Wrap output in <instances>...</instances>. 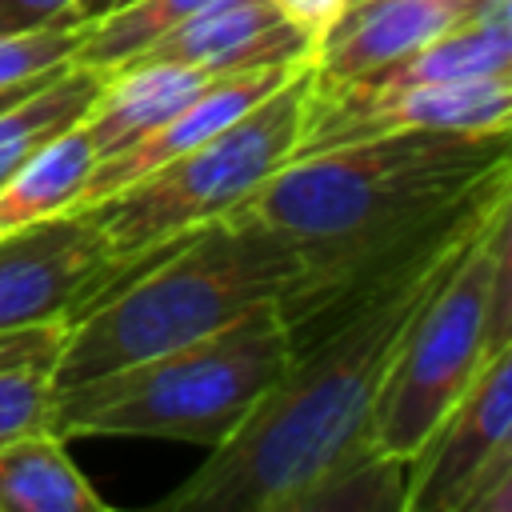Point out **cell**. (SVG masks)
<instances>
[{"label": "cell", "instance_id": "cell-7", "mask_svg": "<svg viewBox=\"0 0 512 512\" xmlns=\"http://www.w3.org/2000/svg\"><path fill=\"white\" fill-rule=\"evenodd\" d=\"M124 264L92 212H64L0 236V332L76 316Z\"/></svg>", "mask_w": 512, "mask_h": 512}, {"label": "cell", "instance_id": "cell-22", "mask_svg": "<svg viewBox=\"0 0 512 512\" xmlns=\"http://www.w3.org/2000/svg\"><path fill=\"white\" fill-rule=\"evenodd\" d=\"M64 336V320L52 324H32V328H16V332H0V368L8 364H28V360H56Z\"/></svg>", "mask_w": 512, "mask_h": 512}, {"label": "cell", "instance_id": "cell-6", "mask_svg": "<svg viewBox=\"0 0 512 512\" xmlns=\"http://www.w3.org/2000/svg\"><path fill=\"white\" fill-rule=\"evenodd\" d=\"M308 88L312 60L188 152L124 184L116 196L84 208L96 216L112 260L128 268L176 244L180 236L228 220L236 208H244L264 188V180L296 156Z\"/></svg>", "mask_w": 512, "mask_h": 512}, {"label": "cell", "instance_id": "cell-20", "mask_svg": "<svg viewBox=\"0 0 512 512\" xmlns=\"http://www.w3.org/2000/svg\"><path fill=\"white\" fill-rule=\"evenodd\" d=\"M52 408V364L28 360L0 368V444L48 432Z\"/></svg>", "mask_w": 512, "mask_h": 512}, {"label": "cell", "instance_id": "cell-9", "mask_svg": "<svg viewBox=\"0 0 512 512\" xmlns=\"http://www.w3.org/2000/svg\"><path fill=\"white\" fill-rule=\"evenodd\" d=\"M512 344L496 348L404 468V512H460L476 476L512 448Z\"/></svg>", "mask_w": 512, "mask_h": 512}, {"label": "cell", "instance_id": "cell-11", "mask_svg": "<svg viewBox=\"0 0 512 512\" xmlns=\"http://www.w3.org/2000/svg\"><path fill=\"white\" fill-rule=\"evenodd\" d=\"M308 64V60H300ZM300 64H268V68H244V72H216L184 108H176L164 124H156L152 132H144L140 140H132L128 148L104 156L92 164L72 212H84L108 196H116L124 184L140 180L144 172L160 168L164 160L188 152L192 144H200L204 136H212L216 128H224L228 120H236L240 112H248L256 100H264L276 84H284Z\"/></svg>", "mask_w": 512, "mask_h": 512}, {"label": "cell", "instance_id": "cell-16", "mask_svg": "<svg viewBox=\"0 0 512 512\" xmlns=\"http://www.w3.org/2000/svg\"><path fill=\"white\" fill-rule=\"evenodd\" d=\"M0 512H108L52 432L0 444Z\"/></svg>", "mask_w": 512, "mask_h": 512}, {"label": "cell", "instance_id": "cell-13", "mask_svg": "<svg viewBox=\"0 0 512 512\" xmlns=\"http://www.w3.org/2000/svg\"><path fill=\"white\" fill-rule=\"evenodd\" d=\"M484 76H512V0H488L468 20L444 28L428 44L412 48L408 56L360 72L340 84L316 88H352V92H388V88H416V84H460Z\"/></svg>", "mask_w": 512, "mask_h": 512}, {"label": "cell", "instance_id": "cell-27", "mask_svg": "<svg viewBox=\"0 0 512 512\" xmlns=\"http://www.w3.org/2000/svg\"><path fill=\"white\" fill-rule=\"evenodd\" d=\"M348 4H352V0H348Z\"/></svg>", "mask_w": 512, "mask_h": 512}, {"label": "cell", "instance_id": "cell-25", "mask_svg": "<svg viewBox=\"0 0 512 512\" xmlns=\"http://www.w3.org/2000/svg\"><path fill=\"white\" fill-rule=\"evenodd\" d=\"M272 8L316 44L336 24V16L348 8V0H272Z\"/></svg>", "mask_w": 512, "mask_h": 512}, {"label": "cell", "instance_id": "cell-14", "mask_svg": "<svg viewBox=\"0 0 512 512\" xmlns=\"http://www.w3.org/2000/svg\"><path fill=\"white\" fill-rule=\"evenodd\" d=\"M216 72L200 68H176V64H144V68H124L108 80L92 112L84 116V128L104 156L128 148L156 124H164L176 108H184Z\"/></svg>", "mask_w": 512, "mask_h": 512}, {"label": "cell", "instance_id": "cell-5", "mask_svg": "<svg viewBox=\"0 0 512 512\" xmlns=\"http://www.w3.org/2000/svg\"><path fill=\"white\" fill-rule=\"evenodd\" d=\"M512 204H504L456 256L448 276L412 316L372 408V440L412 460L480 364L512 344Z\"/></svg>", "mask_w": 512, "mask_h": 512}, {"label": "cell", "instance_id": "cell-23", "mask_svg": "<svg viewBox=\"0 0 512 512\" xmlns=\"http://www.w3.org/2000/svg\"><path fill=\"white\" fill-rule=\"evenodd\" d=\"M460 512H512V448L500 452L460 500Z\"/></svg>", "mask_w": 512, "mask_h": 512}, {"label": "cell", "instance_id": "cell-18", "mask_svg": "<svg viewBox=\"0 0 512 512\" xmlns=\"http://www.w3.org/2000/svg\"><path fill=\"white\" fill-rule=\"evenodd\" d=\"M204 4H212V0H132V4H124L100 20L84 24V36L72 52V64L100 68L112 76L124 64H132L144 48H152L164 32H172L176 24L196 16Z\"/></svg>", "mask_w": 512, "mask_h": 512}, {"label": "cell", "instance_id": "cell-1", "mask_svg": "<svg viewBox=\"0 0 512 512\" xmlns=\"http://www.w3.org/2000/svg\"><path fill=\"white\" fill-rule=\"evenodd\" d=\"M508 184V128H416L292 156L232 216L264 224L304 260L300 284L276 300L296 348Z\"/></svg>", "mask_w": 512, "mask_h": 512}, {"label": "cell", "instance_id": "cell-21", "mask_svg": "<svg viewBox=\"0 0 512 512\" xmlns=\"http://www.w3.org/2000/svg\"><path fill=\"white\" fill-rule=\"evenodd\" d=\"M80 36H84V24H68V20L0 36V88L24 84L56 64H68Z\"/></svg>", "mask_w": 512, "mask_h": 512}, {"label": "cell", "instance_id": "cell-12", "mask_svg": "<svg viewBox=\"0 0 512 512\" xmlns=\"http://www.w3.org/2000/svg\"><path fill=\"white\" fill-rule=\"evenodd\" d=\"M488 0H352L312 44V80L340 84L408 56Z\"/></svg>", "mask_w": 512, "mask_h": 512}, {"label": "cell", "instance_id": "cell-26", "mask_svg": "<svg viewBox=\"0 0 512 512\" xmlns=\"http://www.w3.org/2000/svg\"><path fill=\"white\" fill-rule=\"evenodd\" d=\"M124 4H132V0H76L72 24H92V20H100V16H108V12L124 8Z\"/></svg>", "mask_w": 512, "mask_h": 512}, {"label": "cell", "instance_id": "cell-19", "mask_svg": "<svg viewBox=\"0 0 512 512\" xmlns=\"http://www.w3.org/2000/svg\"><path fill=\"white\" fill-rule=\"evenodd\" d=\"M404 460L372 448L344 456L296 504V512H404Z\"/></svg>", "mask_w": 512, "mask_h": 512}, {"label": "cell", "instance_id": "cell-24", "mask_svg": "<svg viewBox=\"0 0 512 512\" xmlns=\"http://www.w3.org/2000/svg\"><path fill=\"white\" fill-rule=\"evenodd\" d=\"M72 8H76V0H0V36L44 28L56 20L72 24Z\"/></svg>", "mask_w": 512, "mask_h": 512}, {"label": "cell", "instance_id": "cell-4", "mask_svg": "<svg viewBox=\"0 0 512 512\" xmlns=\"http://www.w3.org/2000/svg\"><path fill=\"white\" fill-rule=\"evenodd\" d=\"M292 360V332L276 300L224 328L128 368L52 388L48 432L76 436H164L216 448L236 436Z\"/></svg>", "mask_w": 512, "mask_h": 512}, {"label": "cell", "instance_id": "cell-2", "mask_svg": "<svg viewBox=\"0 0 512 512\" xmlns=\"http://www.w3.org/2000/svg\"><path fill=\"white\" fill-rule=\"evenodd\" d=\"M512 204V184L472 204L400 260L368 296L292 348L284 376L232 440L160 500L180 512H296L300 496L344 456L372 448V408L392 356L468 240Z\"/></svg>", "mask_w": 512, "mask_h": 512}, {"label": "cell", "instance_id": "cell-15", "mask_svg": "<svg viewBox=\"0 0 512 512\" xmlns=\"http://www.w3.org/2000/svg\"><path fill=\"white\" fill-rule=\"evenodd\" d=\"M100 160L84 120L32 152L4 184H0V236L72 212L92 164Z\"/></svg>", "mask_w": 512, "mask_h": 512}, {"label": "cell", "instance_id": "cell-8", "mask_svg": "<svg viewBox=\"0 0 512 512\" xmlns=\"http://www.w3.org/2000/svg\"><path fill=\"white\" fill-rule=\"evenodd\" d=\"M416 128H464V132L512 128V76L416 84V88H388V92H352V88L312 84L296 156L336 148L348 140L416 132Z\"/></svg>", "mask_w": 512, "mask_h": 512}, {"label": "cell", "instance_id": "cell-10", "mask_svg": "<svg viewBox=\"0 0 512 512\" xmlns=\"http://www.w3.org/2000/svg\"><path fill=\"white\" fill-rule=\"evenodd\" d=\"M300 60H312V40L300 28H292L272 8V0H212L184 24L164 32L124 68L176 64L200 72H244Z\"/></svg>", "mask_w": 512, "mask_h": 512}, {"label": "cell", "instance_id": "cell-3", "mask_svg": "<svg viewBox=\"0 0 512 512\" xmlns=\"http://www.w3.org/2000/svg\"><path fill=\"white\" fill-rule=\"evenodd\" d=\"M304 276L300 252L248 216L204 224L128 264L76 316L52 360V388H68L136 360L192 344L240 312L280 300Z\"/></svg>", "mask_w": 512, "mask_h": 512}, {"label": "cell", "instance_id": "cell-17", "mask_svg": "<svg viewBox=\"0 0 512 512\" xmlns=\"http://www.w3.org/2000/svg\"><path fill=\"white\" fill-rule=\"evenodd\" d=\"M108 72L100 68H84V64H68L56 76H48L44 84H36L32 92H24L20 100L0 108V184L32 156L40 152L48 140H56L60 132H68L72 124H80L92 104L100 100V92L108 88Z\"/></svg>", "mask_w": 512, "mask_h": 512}]
</instances>
